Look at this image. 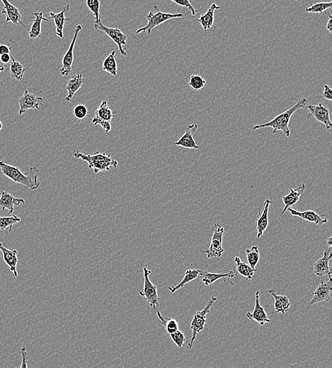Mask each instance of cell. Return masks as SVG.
Here are the masks:
<instances>
[{"mask_svg": "<svg viewBox=\"0 0 332 368\" xmlns=\"http://www.w3.org/2000/svg\"><path fill=\"white\" fill-rule=\"evenodd\" d=\"M170 336L172 341L176 345L178 349H182L184 344L186 342V337L184 333L180 332L179 330H177L176 332H174V333H170Z\"/></svg>", "mask_w": 332, "mask_h": 368, "instance_id": "39", "label": "cell"}, {"mask_svg": "<svg viewBox=\"0 0 332 368\" xmlns=\"http://www.w3.org/2000/svg\"><path fill=\"white\" fill-rule=\"evenodd\" d=\"M116 113L108 106L106 101H103L96 111L94 118L105 122L111 123Z\"/></svg>", "mask_w": 332, "mask_h": 368, "instance_id": "29", "label": "cell"}, {"mask_svg": "<svg viewBox=\"0 0 332 368\" xmlns=\"http://www.w3.org/2000/svg\"><path fill=\"white\" fill-rule=\"evenodd\" d=\"M151 273L150 270L144 267V286L142 290H138V293L140 296L145 298L146 302L150 307L155 310L156 306H159V297L158 296L157 288L149 278Z\"/></svg>", "mask_w": 332, "mask_h": 368, "instance_id": "6", "label": "cell"}, {"mask_svg": "<svg viewBox=\"0 0 332 368\" xmlns=\"http://www.w3.org/2000/svg\"><path fill=\"white\" fill-rule=\"evenodd\" d=\"M322 97L327 100L332 101V89L328 85H324V91L322 94Z\"/></svg>", "mask_w": 332, "mask_h": 368, "instance_id": "43", "label": "cell"}, {"mask_svg": "<svg viewBox=\"0 0 332 368\" xmlns=\"http://www.w3.org/2000/svg\"><path fill=\"white\" fill-rule=\"evenodd\" d=\"M11 59H12V55L10 54H3V55H0V61L4 64L9 63Z\"/></svg>", "mask_w": 332, "mask_h": 368, "instance_id": "45", "label": "cell"}, {"mask_svg": "<svg viewBox=\"0 0 332 368\" xmlns=\"http://www.w3.org/2000/svg\"><path fill=\"white\" fill-rule=\"evenodd\" d=\"M94 27L96 30L102 31L105 33L117 45L121 55L124 57L126 56L127 53L123 46H126L127 44V35L124 33L116 28L107 27L105 24H102V20L94 21Z\"/></svg>", "mask_w": 332, "mask_h": 368, "instance_id": "8", "label": "cell"}, {"mask_svg": "<svg viewBox=\"0 0 332 368\" xmlns=\"http://www.w3.org/2000/svg\"><path fill=\"white\" fill-rule=\"evenodd\" d=\"M197 129H198V125L196 123L188 125L185 133L181 136L177 142H175V145L186 149H194V150L199 149V146L197 144L193 138L195 133H196Z\"/></svg>", "mask_w": 332, "mask_h": 368, "instance_id": "17", "label": "cell"}, {"mask_svg": "<svg viewBox=\"0 0 332 368\" xmlns=\"http://www.w3.org/2000/svg\"><path fill=\"white\" fill-rule=\"evenodd\" d=\"M206 81L204 77L198 75V74H193V75L191 76L190 79H189V86L193 89L196 90V91L202 89L206 86Z\"/></svg>", "mask_w": 332, "mask_h": 368, "instance_id": "37", "label": "cell"}, {"mask_svg": "<svg viewBox=\"0 0 332 368\" xmlns=\"http://www.w3.org/2000/svg\"><path fill=\"white\" fill-rule=\"evenodd\" d=\"M85 82V79L84 78L82 73L80 72L77 73L74 77H73L72 78L68 81L66 86L68 95L65 97V100L67 102H70L72 100L76 93L81 88Z\"/></svg>", "mask_w": 332, "mask_h": 368, "instance_id": "23", "label": "cell"}, {"mask_svg": "<svg viewBox=\"0 0 332 368\" xmlns=\"http://www.w3.org/2000/svg\"><path fill=\"white\" fill-rule=\"evenodd\" d=\"M25 203L26 202L22 198H16L7 191H1L0 195V207L2 210H7L8 213L12 214L15 211V206L24 205Z\"/></svg>", "mask_w": 332, "mask_h": 368, "instance_id": "19", "label": "cell"}, {"mask_svg": "<svg viewBox=\"0 0 332 368\" xmlns=\"http://www.w3.org/2000/svg\"><path fill=\"white\" fill-rule=\"evenodd\" d=\"M212 236L211 238L210 247L203 251V254H206L208 259L220 258L224 252L223 248V235L225 229L221 225L214 224L212 227Z\"/></svg>", "mask_w": 332, "mask_h": 368, "instance_id": "7", "label": "cell"}, {"mask_svg": "<svg viewBox=\"0 0 332 368\" xmlns=\"http://www.w3.org/2000/svg\"><path fill=\"white\" fill-rule=\"evenodd\" d=\"M4 70V67L3 65H0V73L2 72Z\"/></svg>", "mask_w": 332, "mask_h": 368, "instance_id": "48", "label": "cell"}, {"mask_svg": "<svg viewBox=\"0 0 332 368\" xmlns=\"http://www.w3.org/2000/svg\"><path fill=\"white\" fill-rule=\"evenodd\" d=\"M87 7L91 11L95 18V21L101 20L100 1L99 0H86Z\"/></svg>", "mask_w": 332, "mask_h": 368, "instance_id": "38", "label": "cell"}, {"mask_svg": "<svg viewBox=\"0 0 332 368\" xmlns=\"http://www.w3.org/2000/svg\"><path fill=\"white\" fill-rule=\"evenodd\" d=\"M198 276H199V270H187V271H186L185 275H184V277L183 278L182 280L178 285H175V286L169 287V290H170L171 293H175V292L177 291L179 289L183 288L186 284L189 283V282L198 279Z\"/></svg>", "mask_w": 332, "mask_h": 368, "instance_id": "30", "label": "cell"}, {"mask_svg": "<svg viewBox=\"0 0 332 368\" xmlns=\"http://www.w3.org/2000/svg\"><path fill=\"white\" fill-rule=\"evenodd\" d=\"M0 2L4 4V7L1 9V14L5 15V22H11L14 24H21L23 27L26 28L22 22V17L20 13L19 9L9 2V0H0Z\"/></svg>", "mask_w": 332, "mask_h": 368, "instance_id": "16", "label": "cell"}, {"mask_svg": "<svg viewBox=\"0 0 332 368\" xmlns=\"http://www.w3.org/2000/svg\"><path fill=\"white\" fill-rule=\"evenodd\" d=\"M12 51V47H9L7 45L0 44V55L3 54H9Z\"/></svg>", "mask_w": 332, "mask_h": 368, "instance_id": "44", "label": "cell"}, {"mask_svg": "<svg viewBox=\"0 0 332 368\" xmlns=\"http://www.w3.org/2000/svg\"><path fill=\"white\" fill-rule=\"evenodd\" d=\"M246 254L248 264L250 265L251 268H255L260 259L258 246H251V248H247V249H246Z\"/></svg>", "mask_w": 332, "mask_h": 368, "instance_id": "34", "label": "cell"}, {"mask_svg": "<svg viewBox=\"0 0 332 368\" xmlns=\"http://www.w3.org/2000/svg\"><path fill=\"white\" fill-rule=\"evenodd\" d=\"M272 201L269 199L265 200L263 203V212L261 213L259 210V216L257 219V238L260 239L263 236L268 225V212H269L270 205Z\"/></svg>", "mask_w": 332, "mask_h": 368, "instance_id": "22", "label": "cell"}, {"mask_svg": "<svg viewBox=\"0 0 332 368\" xmlns=\"http://www.w3.org/2000/svg\"><path fill=\"white\" fill-rule=\"evenodd\" d=\"M156 312L157 317L160 320V324L164 327L169 334L178 330V323L176 319H173V318L164 317L160 312L157 310Z\"/></svg>", "mask_w": 332, "mask_h": 368, "instance_id": "33", "label": "cell"}, {"mask_svg": "<svg viewBox=\"0 0 332 368\" xmlns=\"http://www.w3.org/2000/svg\"><path fill=\"white\" fill-rule=\"evenodd\" d=\"M70 7V4H67L64 9L60 13L55 14L54 12H50V17L51 19L53 20L56 27V34L60 38H63L64 36L63 29H64L65 23L67 21H70V18H65V12L69 10Z\"/></svg>", "mask_w": 332, "mask_h": 368, "instance_id": "25", "label": "cell"}, {"mask_svg": "<svg viewBox=\"0 0 332 368\" xmlns=\"http://www.w3.org/2000/svg\"><path fill=\"white\" fill-rule=\"evenodd\" d=\"M72 155L77 159L86 161L88 168L92 169L94 174L108 172L111 170V167L117 168L119 164L117 160L111 158V155L105 152H97L94 155H85L77 149L73 152Z\"/></svg>", "mask_w": 332, "mask_h": 368, "instance_id": "3", "label": "cell"}, {"mask_svg": "<svg viewBox=\"0 0 332 368\" xmlns=\"http://www.w3.org/2000/svg\"><path fill=\"white\" fill-rule=\"evenodd\" d=\"M221 7L220 6L217 5L215 3H212L211 4L210 8L206 12V13L203 14L201 15V17L198 19V22L201 24L202 26L203 30H204L205 35L206 37H208L207 32L208 30L210 29L212 27L214 24V15H215V11L220 9Z\"/></svg>", "mask_w": 332, "mask_h": 368, "instance_id": "24", "label": "cell"}, {"mask_svg": "<svg viewBox=\"0 0 332 368\" xmlns=\"http://www.w3.org/2000/svg\"><path fill=\"white\" fill-rule=\"evenodd\" d=\"M28 68V67L24 68L20 62L16 61L12 55V63L10 65V76L12 78L17 81L22 80L25 71L27 70Z\"/></svg>", "mask_w": 332, "mask_h": 368, "instance_id": "32", "label": "cell"}, {"mask_svg": "<svg viewBox=\"0 0 332 368\" xmlns=\"http://www.w3.org/2000/svg\"><path fill=\"white\" fill-rule=\"evenodd\" d=\"M154 9L156 10L155 13L150 12L147 15V24L144 27L140 28L136 32V34H140L141 33L147 32L148 35L151 34L152 31L156 28L157 26L169 21V20L174 19V18H184V15L181 13L170 14L164 13L160 12L158 9L157 6L156 4L154 5Z\"/></svg>", "mask_w": 332, "mask_h": 368, "instance_id": "4", "label": "cell"}, {"mask_svg": "<svg viewBox=\"0 0 332 368\" xmlns=\"http://www.w3.org/2000/svg\"><path fill=\"white\" fill-rule=\"evenodd\" d=\"M327 30L328 31L329 34L332 33V17L330 14H328V21L327 24Z\"/></svg>", "mask_w": 332, "mask_h": 368, "instance_id": "46", "label": "cell"}, {"mask_svg": "<svg viewBox=\"0 0 332 368\" xmlns=\"http://www.w3.org/2000/svg\"><path fill=\"white\" fill-rule=\"evenodd\" d=\"M237 275L235 270L227 273H212L199 270V276L201 278V281L206 286L212 285L219 279H223L224 282H227L229 279H234Z\"/></svg>", "mask_w": 332, "mask_h": 368, "instance_id": "20", "label": "cell"}, {"mask_svg": "<svg viewBox=\"0 0 332 368\" xmlns=\"http://www.w3.org/2000/svg\"><path fill=\"white\" fill-rule=\"evenodd\" d=\"M332 256V247L328 246V248L324 251L322 258L318 259L313 265L314 273L316 276L322 278L324 276H328L329 279H332L331 267L330 266V262L331 261Z\"/></svg>", "mask_w": 332, "mask_h": 368, "instance_id": "13", "label": "cell"}, {"mask_svg": "<svg viewBox=\"0 0 332 368\" xmlns=\"http://www.w3.org/2000/svg\"><path fill=\"white\" fill-rule=\"evenodd\" d=\"M1 109H2V107H1V108H0V111H1Z\"/></svg>", "mask_w": 332, "mask_h": 368, "instance_id": "50", "label": "cell"}, {"mask_svg": "<svg viewBox=\"0 0 332 368\" xmlns=\"http://www.w3.org/2000/svg\"><path fill=\"white\" fill-rule=\"evenodd\" d=\"M35 19L33 21L32 27L29 32V36L31 39L39 38L41 35V24L43 21H49V19L43 17V12H35L33 13Z\"/></svg>", "mask_w": 332, "mask_h": 368, "instance_id": "27", "label": "cell"}, {"mask_svg": "<svg viewBox=\"0 0 332 368\" xmlns=\"http://www.w3.org/2000/svg\"><path fill=\"white\" fill-rule=\"evenodd\" d=\"M1 129H2V123L0 121V131H1Z\"/></svg>", "mask_w": 332, "mask_h": 368, "instance_id": "49", "label": "cell"}, {"mask_svg": "<svg viewBox=\"0 0 332 368\" xmlns=\"http://www.w3.org/2000/svg\"><path fill=\"white\" fill-rule=\"evenodd\" d=\"M170 1H173V2L176 3L178 5L181 6V7L189 9L193 16L196 15L198 10L194 9V7L191 4L189 0H170Z\"/></svg>", "mask_w": 332, "mask_h": 368, "instance_id": "41", "label": "cell"}, {"mask_svg": "<svg viewBox=\"0 0 332 368\" xmlns=\"http://www.w3.org/2000/svg\"><path fill=\"white\" fill-rule=\"evenodd\" d=\"M309 114L313 116L318 122L323 124L327 131L331 130L332 123L330 120V112L329 108L323 104L317 105H310L308 106Z\"/></svg>", "mask_w": 332, "mask_h": 368, "instance_id": "12", "label": "cell"}, {"mask_svg": "<svg viewBox=\"0 0 332 368\" xmlns=\"http://www.w3.org/2000/svg\"><path fill=\"white\" fill-rule=\"evenodd\" d=\"M310 7L305 9V12L308 13L319 14V15H323L327 9L332 8V1L330 2H319L313 4L310 2Z\"/></svg>", "mask_w": 332, "mask_h": 368, "instance_id": "35", "label": "cell"}, {"mask_svg": "<svg viewBox=\"0 0 332 368\" xmlns=\"http://www.w3.org/2000/svg\"><path fill=\"white\" fill-rule=\"evenodd\" d=\"M74 117L78 120H82L87 116L88 109L83 104H78L73 109Z\"/></svg>", "mask_w": 332, "mask_h": 368, "instance_id": "40", "label": "cell"}, {"mask_svg": "<svg viewBox=\"0 0 332 368\" xmlns=\"http://www.w3.org/2000/svg\"><path fill=\"white\" fill-rule=\"evenodd\" d=\"M268 293L274 298V307L276 313H282L284 315L285 312L288 311L291 303L288 297L276 294L274 288L269 290Z\"/></svg>", "mask_w": 332, "mask_h": 368, "instance_id": "26", "label": "cell"}, {"mask_svg": "<svg viewBox=\"0 0 332 368\" xmlns=\"http://www.w3.org/2000/svg\"><path fill=\"white\" fill-rule=\"evenodd\" d=\"M260 298V292H256L255 306H254V310L252 312H246V316L249 320L256 321L260 326H263L265 324H270L271 321L268 318L264 307L261 305Z\"/></svg>", "mask_w": 332, "mask_h": 368, "instance_id": "14", "label": "cell"}, {"mask_svg": "<svg viewBox=\"0 0 332 368\" xmlns=\"http://www.w3.org/2000/svg\"><path fill=\"white\" fill-rule=\"evenodd\" d=\"M21 222V218L17 215L8 217H0V229L4 230L7 229L11 232L14 225Z\"/></svg>", "mask_w": 332, "mask_h": 368, "instance_id": "36", "label": "cell"}, {"mask_svg": "<svg viewBox=\"0 0 332 368\" xmlns=\"http://www.w3.org/2000/svg\"><path fill=\"white\" fill-rule=\"evenodd\" d=\"M295 1H297V0H295Z\"/></svg>", "mask_w": 332, "mask_h": 368, "instance_id": "51", "label": "cell"}, {"mask_svg": "<svg viewBox=\"0 0 332 368\" xmlns=\"http://www.w3.org/2000/svg\"><path fill=\"white\" fill-rule=\"evenodd\" d=\"M43 99L41 96L35 95L26 90L23 95L18 99L19 111L18 115H22L29 110H38L43 105Z\"/></svg>", "mask_w": 332, "mask_h": 368, "instance_id": "10", "label": "cell"}, {"mask_svg": "<svg viewBox=\"0 0 332 368\" xmlns=\"http://www.w3.org/2000/svg\"><path fill=\"white\" fill-rule=\"evenodd\" d=\"M305 184H300L296 189H293L292 188L290 189V192L288 193V194H287L286 195H285L282 198L284 204L283 211L281 212L282 215H283L286 212L288 208L295 206V205L300 200L301 195H302V193L305 192Z\"/></svg>", "mask_w": 332, "mask_h": 368, "instance_id": "21", "label": "cell"}, {"mask_svg": "<svg viewBox=\"0 0 332 368\" xmlns=\"http://www.w3.org/2000/svg\"><path fill=\"white\" fill-rule=\"evenodd\" d=\"M21 354L22 362H21V365L20 366V368H27V361L28 359H29V355H28L26 347H23L22 349H21Z\"/></svg>", "mask_w": 332, "mask_h": 368, "instance_id": "42", "label": "cell"}, {"mask_svg": "<svg viewBox=\"0 0 332 368\" xmlns=\"http://www.w3.org/2000/svg\"><path fill=\"white\" fill-rule=\"evenodd\" d=\"M287 211H288L291 214L292 216L300 217L302 220L308 221L309 223H314L315 225H317V226L323 225L328 222V219L326 216L327 215L326 214L319 215V214L316 213V212L313 210L299 212L296 208H289L287 210Z\"/></svg>", "mask_w": 332, "mask_h": 368, "instance_id": "15", "label": "cell"}, {"mask_svg": "<svg viewBox=\"0 0 332 368\" xmlns=\"http://www.w3.org/2000/svg\"><path fill=\"white\" fill-rule=\"evenodd\" d=\"M308 103V99H305V98H302L298 102H296V104L294 105H293L291 108H290L289 109L284 111L283 113H280L279 116H276L274 119L270 121L269 122L261 124V125H256L255 126L253 127V130H258L262 128H271L273 129V134H276L279 130H280V131L283 133L284 136L286 137V138H289L290 136H291L289 124L291 116L297 110L304 108Z\"/></svg>", "mask_w": 332, "mask_h": 368, "instance_id": "2", "label": "cell"}, {"mask_svg": "<svg viewBox=\"0 0 332 368\" xmlns=\"http://www.w3.org/2000/svg\"><path fill=\"white\" fill-rule=\"evenodd\" d=\"M102 69L111 75H117V58L116 56V51H113L104 60Z\"/></svg>", "mask_w": 332, "mask_h": 368, "instance_id": "31", "label": "cell"}, {"mask_svg": "<svg viewBox=\"0 0 332 368\" xmlns=\"http://www.w3.org/2000/svg\"><path fill=\"white\" fill-rule=\"evenodd\" d=\"M82 26L79 24L76 26L74 30V35L70 45L68 48V51L65 54L62 60V67L60 69V73L63 77H68L70 73L72 71L73 62H74V50L75 47L76 42H77V37L79 34L81 32Z\"/></svg>", "mask_w": 332, "mask_h": 368, "instance_id": "9", "label": "cell"}, {"mask_svg": "<svg viewBox=\"0 0 332 368\" xmlns=\"http://www.w3.org/2000/svg\"><path fill=\"white\" fill-rule=\"evenodd\" d=\"M332 290V279L328 281L320 280L318 286L316 287L314 293H313V298L309 302L306 312L313 304L322 302H328L330 299V294Z\"/></svg>", "mask_w": 332, "mask_h": 368, "instance_id": "11", "label": "cell"}, {"mask_svg": "<svg viewBox=\"0 0 332 368\" xmlns=\"http://www.w3.org/2000/svg\"><path fill=\"white\" fill-rule=\"evenodd\" d=\"M327 245H328V246H332V237H330L328 238V240H327Z\"/></svg>", "mask_w": 332, "mask_h": 368, "instance_id": "47", "label": "cell"}, {"mask_svg": "<svg viewBox=\"0 0 332 368\" xmlns=\"http://www.w3.org/2000/svg\"><path fill=\"white\" fill-rule=\"evenodd\" d=\"M233 270H235L237 274L241 275L246 280H251L254 276V273L257 272L256 268H252L247 263L242 262L239 256H235V266H234Z\"/></svg>", "mask_w": 332, "mask_h": 368, "instance_id": "28", "label": "cell"}, {"mask_svg": "<svg viewBox=\"0 0 332 368\" xmlns=\"http://www.w3.org/2000/svg\"><path fill=\"white\" fill-rule=\"evenodd\" d=\"M218 300V298L215 297H211L210 300L208 302L206 307H204L203 310L201 311L195 312L194 315H193V319L191 321V329L192 331V336L191 338L190 342L188 345V349H192V346H193V343H194L195 338H196L197 334L200 332H203L204 329L205 325L207 320H206V316L208 314L210 311L211 307L213 306L216 301Z\"/></svg>", "mask_w": 332, "mask_h": 368, "instance_id": "5", "label": "cell"}, {"mask_svg": "<svg viewBox=\"0 0 332 368\" xmlns=\"http://www.w3.org/2000/svg\"><path fill=\"white\" fill-rule=\"evenodd\" d=\"M0 172L14 182L23 185L32 191L37 190L41 185L38 176L40 172L35 167H31L27 173L24 174L18 167L0 160Z\"/></svg>", "mask_w": 332, "mask_h": 368, "instance_id": "1", "label": "cell"}, {"mask_svg": "<svg viewBox=\"0 0 332 368\" xmlns=\"http://www.w3.org/2000/svg\"><path fill=\"white\" fill-rule=\"evenodd\" d=\"M0 252L2 254L3 259L6 264L8 265L9 271L13 273L15 278L18 277V272H17V266L18 262V253L17 249H9L4 247L2 243L0 242Z\"/></svg>", "mask_w": 332, "mask_h": 368, "instance_id": "18", "label": "cell"}]
</instances>
